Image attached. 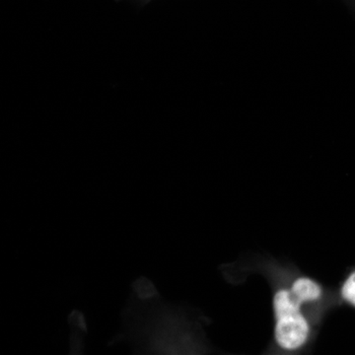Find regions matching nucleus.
I'll return each mask as SVG.
<instances>
[{
  "instance_id": "1",
  "label": "nucleus",
  "mask_w": 355,
  "mask_h": 355,
  "mask_svg": "<svg viewBox=\"0 0 355 355\" xmlns=\"http://www.w3.org/2000/svg\"><path fill=\"white\" fill-rule=\"evenodd\" d=\"M275 340L279 349L295 352L302 349L311 336V324L302 306L292 298L288 288H280L273 295Z\"/></svg>"
},
{
  "instance_id": "2",
  "label": "nucleus",
  "mask_w": 355,
  "mask_h": 355,
  "mask_svg": "<svg viewBox=\"0 0 355 355\" xmlns=\"http://www.w3.org/2000/svg\"><path fill=\"white\" fill-rule=\"evenodd\" d=\"M288 289L292 298L301 306L317 302L323 295L321 284L307 277H300L294 279Z\"/></svg>"
},
{
  "instance_id": "3",
  "label": "nucleus",
  "mask_w": 355,
  "mask_h": 355,
  "mask_svg": "<svg viewBox=\"0 0 355 355\" xmlns=\"http://www.w3.org/2000/svg\"><path fill=\"white\" fill-rule=\"evenodd\" d=\"M342 297L350 305L355 307V272L350 273L342 286Z\"/></svg>"
},
{
  "instance_id": "4",
  "label": "nucleus",
  "mask_w": 355,
  "mask_h": 355,
  "mask_svg": "<svg viewBox=\"0 0 355 355\" xmlns=\"http://www.w3.org/2000/svg\"><path fill=\"white\" fill-rule=\"evenodd\" d=\"M345 1L352 7V10L355 12V0H345Z\"/></svg>"
}]
</instances>
